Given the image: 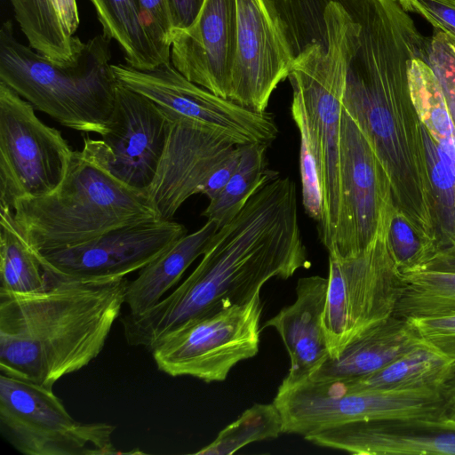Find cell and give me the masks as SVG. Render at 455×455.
Returning a JSON list of instances; mask_svg holds the SVG:
<instances>
[{
    "label": "cell",
    "mask_w": 455,
    "mask_h": 455,
    "mask_svg": "<svg viewBox=\"0 0 455 455\" xmlns=\"http://www.w3.org/2000/svg\"><path fill=\"white\" fill-rule=\"evenodd\" d=\"M171 126L172 118L163 108L118 82L114 110L100 135L111 172L127 186L147 193Z\"/></svg>",
    "instance_id": "cell-17"
},
{
    "label": "cell",
    "mask_w": 455,
    "mask_h": 455,
    "mask_svg": "<svg viewBox=\"0 0 455 455\" xmlns=\"http://www.w3.org/2000/svg\"><path fill=\"white\" fill-rule=\"evenodd\" d=\"M29 47L57 63L76 59L84 43L65 28L52 0H9Z\"/></svg>",
    "instance_id": "cell-25"
},
{
    "label": "cell",
    "mask_w": 455,
    "mask_h": 455,
    "mask_svg": "<svg viewBox=\"0 0 455 455\" xmlns=\"http://www.w3.org/2000/svg\"><path fill=\"white\" fill-rule=\"evenodd\" d=\"M44 269V290L0 293V373L52 389L102 351L125 304L128 281Z\"/></svg>",
    "instance_id": "cell-3"
},
{
    "label": "cell",
    "mask_w": 455,
    "mask_h": 455,
    "mask_svg": "<svg viewBox=\"0 0 455 455\" xmlns=\"http://www.w3.org/2000/svg\"><path fill=\"white\" fill-rule=\"evenodd\" d=\"M236 32V0H204L189 27L172 31L171 63L189 81L228 100Z\"/></svg>",
    "instance_id": "cell-18"
},
{
    "label": "cell",
    "mask_w": 455,
    "mask_h": 455,
    "mask_svg": "<svg viewBox=\"0 0 455 455\" xmlns=\"http://www.w3.org/2000/svg\"><path fill=\"white\" fill-rule=\"evenodd\" d=\"M455 311V272L418 269L403 273L395 315L402 318Z\"/></svg>",
    "instance_id": "cell-29"
},
{
    "label": "cell",
    "mask_w": 455,
    "mask_h": 455,
    "mask_svg": "<svg viewBox=\"0 0 455 455\" xmlns=\"http://www.w3.org/2000/svg\"><path fill=\"white\" fill-rule=\"evenodd\" d=\"M454 367L451 359L421 340L378 371L356 379L333 381L355 391L441 389Z\"/></svg>",
    "instance_id": "cell-23"
},
{
    "label": "cell",
    "mask_w": 455,
    "mask_h": 455,
    "mask_svg": "<svg viewBox=\"0 0 455 455\" xmlns=\"http://www.w3.org/2000/svg\"><path fill=\"white\" fill-rule=\"evenodd\" d=\"M119 83L148 98L164 111L206 125L236 145L269 146L278 135L274 115L221 98L181 75L172 63L148 70L112 64Z\"/></svg>",
    "instance_id": "cell-12"
},
{
    "label": "cell",
    "mask_w": 455,
    "mask_h": 455,
    "mask_svg": "<svg viewBox=\"0 0 455 455\" xmlns=\"http://www.w3.org/2000/svg\"><path fill=\"white\" fill-rule=\"evenodd\" d=\"M386 240L402 273L424 267L438 252L435 243L420 234L393 201L387 208Z\"/></svg>",
    "instance_id": "cell-32"
},
{
    "label": "cell",
    "mask_w": 455,
    "mask_h": 455,
    "mask_svg": "<svg viewBox=\"0 0 455 455\" xmlns=\"http://www.w3.org/2000/svg\"><path fill=\"white\" fill-rule=\"evenodd\" d=\"M304 438L358 455H455V421L446 417L350 422Z\"/></svg>",
    "instance_id": "cell-19"
},
{
    "label": "cell",
    "mask_w": 455,
    "mask_h": 455,
    "mask_svg": "<svg viewBox=\"0 0 455 455\" xmlns=\"http://www.w3.org/2000/svg\"><path fill=\"white\" fill-rule=\"evenodd\" d=\"M15 227L38 253L74 247L114 228L158 219L143 191L134 189L110 171L102 140L86 139L73 150L60 186L44 196L18 201Z\"/></svg>",
    "instance_id": "cell-4"
},
{
    "label": "cell",
    "mask_w": 455,
    "mask_h": 455,
    "mask_svg": "<svg viewBox=\"0 0 455 455\" xmlns=\"http://www.w3.org/2000/svg\"><path fill=\"white\" fill-rule=\"evenodd\" d=\"M322 34L299 48L288 76L292 94L303 106L320 168L323 197L318 238L327 251L339 210V136L342 98L356 23L338 0H312Z\"/></svg>",
    "instance_id": "cell-5"
},
{
    "label": "cell",
    "mask_w": 455,
    "mask_h": 455,
    "mask_svg": "<svg viewBox=\"0 0 455 455\" xmlns=\"http://www.w3.org/2000/svg\"><path fill=\"white\" fill-rule=\"evenodd\" d=\"M418 337L455 364V311L405 318Z\"/></svg>",
    "instance_id": "cell-35"
},
{
    "label": "cell",
    "mask_w": 455,
    "mask_h": 455,
    "mask_svg": "<svg viewBox=\"0 0 455 455\" xmlns=\"http://www.w3.org/2000/svg\"><path fill=\"white\" fill-rule=\"evenodd\" d=\"M111 40L103 33L95 36L75 60L57 63L21 44L5 20L0 29V81L60 124L101 135L118 84L110 63Z\"/></svg>",
    "instance_id": "cell-6"
},
{
    "label": "cell",
    "mask_w": 455,
    "mask_h": 455,
    "mask_svg": "<svg viewBox=\"0 0 455 455\" xmlns=\"http://www.w3.org/2000/svg\"><path fill=\"white\" fill-rule=\"evenodd\" d=\"M298 220L297 187L286 176L266 180L220 227L187 279L140 315L121 317L130 346L149 350L184 324L247 303L273 277L310 267Z\"/></svg>",
    "instance_id": "cell-2"
},
{
    "label": "cell",
    "mask_w": 455,
    "mask_h": 455,
    "mask_svg": "<svg viewBox=\"0 0 455 455\" xmlns=\"http://www.w3.org/2000/svg\"><path fill=\"white\" fill-rule=\"evenodd\" d=\"M144 22L161 51L170 57L172 25L166 0H138Z\"/></svg>",
    "instance_id": "cell-36"
},
{
    "label": "cell",
    "mask_w": 455,
    "mask_h": 455,
    "mask_svg": "<svg viewBox=\"0 0 455 455\" xmlns=\"http://www.w3.org/2000/svg\"><path fill=\"white\" fill-rule=\"evenodd\" d=\"M444 250H446V251L455 254V244L453 246H451L450 248H447V249H444Z\"/></svg>",
    "instance_id": "cell-42"
},
{
    "label": "cell",
    "mask_w": 455,
    "mask_h": 455,
    "mask_svg": "<svg viewBox=\"0 0 455 455\" xmlns=\"http://www.w3.org/2000/svg\"><path fill=\"white\" fill-rule=\"evenodd\" d=\"M47 283V271L15 227L12 211L0 210V293L36 292Z\"/></svg>",
    "instance_id": "cell-27"
},
{
    "label": "cell",
    "mask_w": 455,
    "mask_h": 455,
    "mask_svg": "<svg viewBox=\"0 0 455 455\" xmlns=\"http://www.w3.org/2000/svg\"><path fill=\"white\" fill-rule=\"evenodd\" d=\"M240 156L241 145H238L209 177L201 191V194L205 196L209 201L212 200L226 186L237 167Z\"/></svg>",
    "instance_id": "cell-38"
},
{
    "label": "cell",
    "mask_w": 455,
    "mask_h": 455,
    "mask_svg": "<svg viewBox=\"0 0 455 455\" xmlns=\"http://www.w3.org/2000/svg\"><path fill=\"white\" fill-rule=\"evenodd\" d=\"M427 53L414 56L409 61L411 97L422 125L455 164V124L427 63Z\"/></svg>",
    "instance_id": "cell-26"
},
{
    "label": "cell",
    "mask_w": 455,
    "mask_h": 455,
    "mask_svg": "<svg viewBox=\"0 0 455 455\" xmlns=\"http://www.w3.org/2000/svg\"><path fill=\"white\" fill-rule=\"evenodd\" d=\"M236 48L228 100L265 112L295 54L275 0H236Z\"/></svg>",
    "instance_id": "cell-14"
},
{
    "label": "cell",
    "mask_w": 455,
    "mask_h": 455,
    "mask_svg": "<svg viewBox=\"0 0 455 455\" xmlns=\"http://www.w3.org/2000/svg\"><path fill=\"white\" fill-rule=\"evenodd\" d=\"M52 2L65 28L74 36L80 23L76 0H52Z\"/></svg>",
    "instance_id": "cell-40"
},
{
    "label": "cell",
    "mask_w": 455,
    "mask_h": 455,
    "mask_svg": "<svg viewBox=\"0 0 455 455\" xmlns=\"http://www.w3.org/2000/svg\"><path fill=\"white\" fill-rule=\"evenodd\" d=\"M188 234L178 222L153 219L124 225L74 247L37 253L46 269L82 279L124 277Z\"/></svg>",
    "instance_id": "cell-15"
},
{
    "label": "cell",
    "mask_w": 455,
    "mask_h": 455,
    "mask_svg": "<svg viewBox=\"0 0 455 455\" xmlns=\"http://www.w3.org/2000/svg\"><path fill=\"white\" fill-rule=\"evenodd\" d=\"M388 201L372 242L357 254L329 256L323 328L330 358L371 327L395 315L403 273L386 240Z\"/></svg>",
    "instance_id": "cell-7"
},
{
    "label": "cell",
    "mask_w": 455,
    "mask_h": 455,
    "mask_svg": "<svg viewBox=\"0 0 455 455\" xmlns=\"http://www.w3.org/2000/svg\"><path fill=\"white\" fill-rule=\"evenodd\" d=\"M267 145H241V156L233 175L223 189L211 201L202 215L219 228L232 220L251 196L268 179L279 175L268 170L266 161Z\"/></svg>",
    "instance_id": "cell-28"
},
{
    "label": "cell",
    "mask_w": 455,
    "mask_h": 455,
    "mask_svg": "<svg viewBox=\"0 0 455 455\" xmlns=\"http://www.w3.org/2000/svg\"><path fill=\"white\" fill-rule=\"evenodd\" d=\"M339 1L356 22L342 108L381 163L395 206L436 246L422 124L408 76L410 60L428 52L429 37L400 0Z\"/></svg>",
    "instance_id": "cell-1"
},
{
    "label": "cell",
    "mask_w": 455,
    "mask_h": 455,
    "mask_svg": "<svg viewBox=\"0 0 455 455\" xmlns=\"http://www.w3.org/2000/svg\"><path fill=\"white\" fill-rule=\"evenodd\" d=\"M166 113L172 126L147 194L158 219L171 220L189 197L201 194L214 170L238 145L206 125Z\"/></svg>",
    "instance_id": "cell-16"
},
{
    "label": "cell",
    "mask_w": 455,
    "mask_h": 455,
    "mask_svg": "<svg viewBox=\"0 0 455 455\" xmlns=\"http://www.w3.org/2000/svg\"><path fill=\"white\" fill-rule=\"evenodd\" d=\"M102 33L115 40L126 64L148 70L170 63L146 26L138 0H90Z\"/></svg>",
    "instance_id": "cell-24"
},
{
    "label": "cell",
    "mask_w": 455,
    "mask_h": 455,
    "mask_svg": "<svg viewBox=\"0 0 455 455\" xmlns=\"http://www.w3.org/2000/svg\"><path fill=\"white\" fill-rule=\"evenodd\" d=\"M408 12H413L455 38V0H400Z\"/></svg>",
    "instance_id": "cell-37"
},
{
    "label": "cell",
    "mask_w": 455,
    "mask_h": 455,
    "mask_svg": "<svg viewBox=\"0 0 455 455\" xmlns=\"http://www.w3.org/2000/svg\"><path fill=\"white\" fill-rule=\"evenodd\" d=\"M291 114L300 136L299 172L302 204L307 216L318 224L323 214L319 161L311 140L303 106L299 99L293 94Z\"/></svg>",
    "instance_id": "cell-33"
},
{
    "label": "cell",
    "mask_w": 455,
    "mask_h": 455,
    "mask_svg": "<svg viewBox=\"0 0 455 455\" xmlns=\"http://www.w3.org/2000/svg\"><path fill=\"white\" fill-rule=\"evenodd\" d=\"M283 433V420L276 405L274 403H256L224 427L211 443L194 454L229 455L251 443L276 438Z\"/></svg>",
    "instance_id": "cell-31"
},
{
    "label": "cell",
    "mask_w": 455,
    "mask_h": 455,
    "mask_svg": "<svg viewBox=\"0 0 455 455\" xmlns=\"http://www.w3.org/2000/svg\"><path fill=\"white\" fill-rule=\"evenodd\" d=\"M340 200L329 256L364 250L377 235L386 204L393 200L388 177L368 140L342 108L339 136Z\"/></svg>",
    "instance_id": "cell-13"
},
{
    "label": "cell",
    "mask_w": 455,
    "mask_h": 455,
    "mask_svg": "<svg viewBox=\"0 0 455 455\" xmlns=\"http://www.w3.org/2000/svg\"><path fill=\"white\" fill-rule=\"evenodd\" d=\"M219 228L213 220H207L198 230L180 238L142 267L138 276L127 283L125 304L129 313L140 315L156 305L188 267L204 254Z\"/></svg>",
    "instance_id": "cell-22"
},
{
    "label": "cell",
    "mask_w": 455,
    "mask_h": 455,
    "mask_svg": "<svg viewBox=\"0 0 455 455\" xmlns=\"http://www.w3.org/2000/svg\"><path fill=\"white\" fill-rule=\"evenodd\" d=\"M72 152L59 130L43 123L29 102L0 81V210L53 192Z\"/></svg>",
    "instance_id": "cell-10"
},
{
    "label": "cell",
    "mask_w": 455,
    "mask_h": 455,
    "mask_svg": "<svg viewBox=\"0 0 455 455\" xmlns=\"http://www.w3.org/2000/svg\"><path fill=\"white\" fill-rule=\"evenodd\" d=\"M279 1H283H283H286V0H279Z\"/></svg>",
    "instance_id": "cell-43"
},
{
    "label": "cell",
    "mask_w": 455,
    "mask_h": 455,
    "mask_svg": "<svg viewBox=\"0 0 455 455\" xmlns=\"http://www.w3.org/2000/svg\"><path fill=\"white\" fill-rule=\"evenodd\" d=\"M116 427L81 422L52 389L0 373V432L27 455H113Z\"/></svg>",
    "instance_id": "cell-9"
},
{
    "label": "cell",
    "mask_w": 455,
    "mask_h": 455,
    "mask_svg": "<svg viewBox=\"0 0 455 455\" xmlns=\"http://www.w3.org/2000/svg\"><path fill=\"white\" fill-rule=\"evenodd\" d=\"M440 392L443 400L445 417L455 421V367Z\"/></svg>",
    "instance_id": "cell-41"
},
{
    "label": "cell",
    "mask_w": 455,
    "mask_h": 455,
    "mask_svg": "<svg viewBox=\"0 0 455 455\" xmlns=\"http://www.w3.org/2000/svg\"><path fill=\"white\" fill-rule=\"evenodd\" d=\"M438 251L455 244V164L422 125Z\"/></svg>",
    "instance_id": "cell-30"
},
{
    "label": "cell",
    "mask_w": 455,
    "mask_h": 455,
    "mask_svg": "<svg viewBox=\"0 0 455 455\" xmlns=\"http://www.w3.org/2000/svg\"><path fill=\"white\" fill-rule=\"evenodd\" d=\"M427 63L438 81L455 124V38L434 28L429 37Z\"/></svg>",
    "instance_id": "cell-34"
},
{
    "label": "cell",
    "mask_w": 455,
    "mask_h": 455,
    "mask_svg": "<svg viewBox=\"0 0 455 455\" xmlns=\"http://www.w3.org/2000/svg\"><path fill=\"white\" fill-rule=\"evenodd\" d=\"M273 403L282 414L283 433L306 437L341 424L444 415L440 389L347 390L336 381L309 379L280 385Z\"/></svg>",
    "instance_id": "cell-8"
},
{
    "label": "cell",
    "mask_w": 455,
    "mask_h": 455,
    "mask_svg": "<svg viewBox=\"0 0 455 455\" xmlns=\"http://www.w3.org/2000/svg\"><path fill=\"white\" fill-rule=\"evenodd\" d=\"M172 31L189 27L197 17L204 0H166Z\"/></svg>",
    "instance_id": "cell-39"
},
{
    "label": "cell",
    "mask_w": 455,
    "mask_h": 455,
    "mask_svg": "<svg viewBox=\"0 0 455 455\" xmlns=\"http://www.w3.org/2000/svg\"><path fill=\"white\" fill-rule=\"evenodd\" d=\"M327 287V277L299 278L295 301L264 323L277 331L290 357V370L282 385L307 379L330 358L323 323Z\"/></svg>",
    "instance_id": "cell-20"
},
{
    "label": "cell",
    "mask_w": 455,
    "mask_h": 455,
    "mask_svg": "<svg viewBox=\"0 0 455 455\" xmlns=\"http://www.w3.org/2000/svg\"><path fill=\"white\" fill-rule=\"evenodd\" d=\"M420 341L408 320L394 315L349 343L338 357L327 359L307 379L319 382L363 378L387 366Z\"/></svg>",
    "instance_id": "cell-21"
},
{
    "label": "cell",
    "mask_w": 455,
    "mask_h": 455,
    "mask_svg": "<svg viewBox=\"0 0 455 455\" xmlns=\"http://www.w3.org/2000/svg\"><path fill=\"white\" fill-rule=\"evenodd\" d=\"M260 293L247 303L189 322L159 339L148 350L157 369L170 376L223 381L259 348Z\"/></svg>",
    "instance_id": "cell-11"
}]
</instances>
